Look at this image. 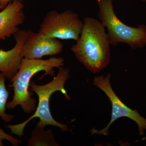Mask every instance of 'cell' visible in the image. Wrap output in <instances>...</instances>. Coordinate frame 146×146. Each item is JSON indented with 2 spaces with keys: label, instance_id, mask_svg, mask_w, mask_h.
I'll use <instances>...</instances> for the list:
<instances>
[{
  "label": "cell",
  "instance_id": "obj_1",
  "mask_svg": "<svg viewBox=\"0 0 146 146\" xmlns=\"http://www.w3.org/2000/svg\"><path fill=\"white\" fill-rule=\"evenodd\" d=\"M76 42L71 50L77 60L91 72L99 73L110 63L111 44L105 27L100 21L85 17Z\"/></svg>",
  "mask_w": 146,
  "mask_h": 146
},
{
  "label": "cell",
  "instance_id": "obj_2",
  "mask_svg": "<svg viewBox=\"0 0 146 146\" xmlns=\"http://www.w3.org/2000/svg\"><path fill=\"white\" fill-rule=\"evenodd\" d=\"M64 61V58L60 57H51L46 60L23 58L18 72L10 81L14 95L12 100L7 103L6 108L13 109L20 106L27 114L35 111L36 101L32 98L33 91L29 90L31 80L35 74L41 71H44L45 74L39 78L40 80L46 76H54V68L63 67Z\"/></svg>",
  "mask_w": 146,
  "mask_h": 146
},
{
  "label": "cell",
  "instance_id": "obj_3",
  "mask_svg": "<svg viewBox=\"0 0 146 146\" xmlns=\"http://www.w3.org/2000/svg\"><path fill=\"white\" fill-rule=\"evenodd\" d=\"M58 72L51 81L44 85H38L34 82H30V90L36 94L38 97L39 102L36 110L32 116L23 122L16 125H8L6 127L10 129L11 133L21 137L24 134V129L27 125L35 118H39L37 123L40 125L46 127L52 125L59 128L62 131H67L68 127L67 125L57 122L53 117L50 108V100L52 95L56 91H60L68 100L71 99L65 89L66 81L70 78V69L61 67L58 68Z\"/></svg>",
  "mask_w": 146,
  "mask_h": 146
},
{
  "label": "cell",
  "instance_id": "obj_4",
  "mask_svg": "<svg viewBox=\"0 0 146 146\" xmlns=\"http://www.w3.org/2000/svg\"><path fill=\"white\" fill-rule=\"evenodd\" d=\"M99 11L98 17L107 30L111 46L124 43L133 49L143 48L146 46V25L141 24L137 27L129 26L124 23L116 15L113 5V0H96Z\"/></svg>",
  "mask_w": 146,
  "mask_h": 146
},
{
  "label": "cell",
  "instance_id": "obj_5",
  "mask_svg": "<svg viewBox=\"0 0 146 146\" xmlns=\"http://www.w3.org/2000/svg\"><path fill=\"white\" fill-rule=\"evenodd\" d=\"M83 25L78 14L71 10L60 13L52 10L46 14L38 32L48 37L77 41Z\"/></svg>",
  "mask_w": 146,
  "mask_h": 146
},
{
  "label": "cell",
  "instance_id": "obj_6",
  "mask_svg": "<svg viewBox=\"0 0 146 146\" xmlns=\"http://www.w3.org/2000/svg\"><path fill=\"white\" fill-rule=\"evenodd\" d=\"M111 75L108 74L106 76H98L94 78V84L106 94L111 102L112 106L111 119L106 127L101 130L94 128L91 131V135L98 134L108 136L110 127L112 123L119 118L126 117L135 121L138 126L139 135L145 134L146 130V119L138 113L137 110H132L127 107L115 94L111 86L110 80Z\"/></svg>",
  "mask_w": 146,
  "mask_h": 146
},
{
  "label": "cell",
  "instance_id": "obj_7",
  "mask_svg": "<svg viewBox=\"0 0 146 146\" xmlns=\"http://www.w3.org/2000/svg\"><path fill=\"white\" fill-rule=\"evenodd\" d=\"M63 44L59 39L44 36L39 32L27 31L26 37L22 49L23 58L42 59L46 56H55L62 52Z\"/></svg>",
  "mask_w": 146,
  "mask_h": 146
},
{
  "label": "cell",
  "instance_id": "obj_8",
  "mask_svg": "<svg viewBox=\"0 0 146 146\" xmlns=\"http://www.w3.org/2000/svg\"><path fill=\"white\" fill-rule=\"evenodd\" d=\"M24 6L20 1L11 2L0 12V42L16 34L25 18Z\"/></svg>",
  "mask_w": 146,
  "mask_h": 146
},
{
  "label": "cell",
  "instance_id": "obj_9",
  "mask_svg": "<svg viewBox=\"0 0 146 146\" xmlns=\"http://www.w3.org/2000/svg\"><path fill=\"white\" fill-rule=\"evenodd\" d=\"M27 34V31L20 30L14 35L16 44L12 49L7 51L0 49V72L10 81L20 68L23 58L21 49Z\"/></svg>",
  "mask_w": 146,
  "mask_h": 146
},
{
  "label": "cell",
  "instance_id": "obj_10",
  "mask_svg": "<svg viewBox=\"0 0 146 146\" xmlns=\"http://www.w3.org/2000/svg\"><path fill=\"white\" fill-rule=\"evenodd\" d=\"M45 127L36 124L28 142V146H58L52 131L45 130Z\"/></svg>",
  "mask_w": 146,
  "mask_h": 146
},
{
  "label": "cell",
  "instance_id": "obj_11",
  "mask_svg": "<svg viewBox=\"0 0 146 146\" xmlns=\"http://www.w3.org/2000/svg\"><path fill=\"white\" fill-rule=\"evenodd\" d=\"M6 79L4 75L0 72V117L5 122L8 123L13 119L14 116L6 113V104L9 96L6 86Z\"/></svg>",
  "mask_w": 146,
  "mask_h": 146
},
{
  "label": "cell",
  "instance_id": "obj_12",
  "mask_svg": "<svg viewBox=\"0 0 146 146\" xmlns=\"http://www.w3.org/2000/svg\"><path fill=\"white\" fill-rule=\"evenodd\" d=\"M3 140H7L15 146H18L22 143V141L16 139L13 136L6 133L4 131L0 128V146H4Z\"/></svg>",
  "mask_w": 146,
  "mask_h": 146
},
{
  "label": "cell",
  "instance_id": "obj_13",
  "mask_svg": "<svg viewBox=\"0 0 146 146\" xmlns=\"http://www.w3.org/2000/svg\"><path fill=\"white\" fill-rule=\"evenodd\" d=\"M24 0H0V5L3 7H5L9 3L15 1L23 2Z\"/></svg>",
  "mask_w": 146,
  "mask_h": 146
},
{
  "label": "cell",
  "instance_id": "obj_14",
  "mask_svg": "<svg viewBox=\"0 0 146 146\" xmlns=\"http://www.w3.org/2000/svg\"><path fill=\"white\" fill-rule=\"evenodd\" d=\"M4 8L5 7H3V6H2L1 5H0V10H1V9H4Z\"/></svg>",
  "mask_w": 146,
  "mask_h": 146
},
{
  "label": "cell",
  "instance_id": "obj_15",
  "mask_svg": "<svg viewBox=\"0 0 146 146\" xmlns=\"http://www.w3.org/2000/svg\"><path fill=\"white\" fill-rule=\"evenodd\" d=\"M141 1L144 2H146V0H140Z\"/></svg>",
  "mask_w": 146,
  "mask_h": 146
}]
</instances>
